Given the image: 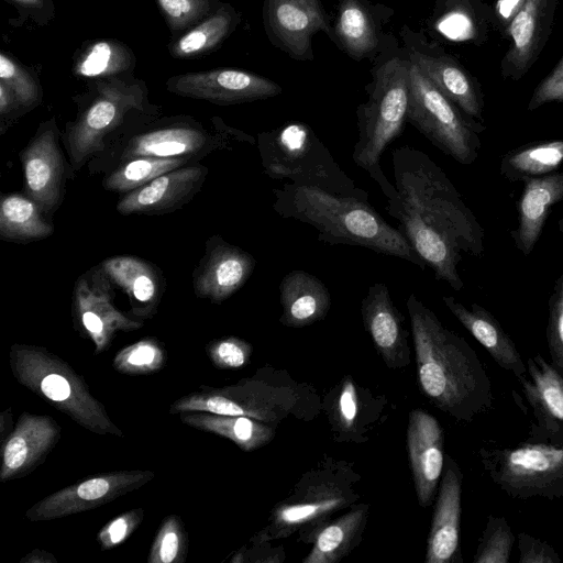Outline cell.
Returning a JSON list of instances; mask_svg holds the SVG:
<instances>
[{"instance_id":"obj_1","label":"cell","mask_w":563,"mask_h":563,"mask_svg":"<svg viewBox=\"0 0 563 563\" xmlns=\"http://www.w3.org/2000/svg\"><path fill=\"white\" fill-rule=\"evenodd\" d=\"M396 195L386 211L438 280L454 290L464 283L457 271L462 253L481 257L484 231L445 172L411 146L391 153Z\"/></svg>"},{"instance_id":"obj_2","label":"cell","mask_w":563,"mask_h":563,"mask_svg":"<svg viewBox=\"0 0 563 563\" xmlns=\"http://www.w3.org/2000/svg\"><path fill=\"white\" fill-rule=\"evenodd\" d=\"M416 353L417 382L429 401L459 422L493 407L490 377L475 350L448 329L415 292L406 302Z\"/></svg>"},{"instance_id":"obj_3","label":"cell","mask_w":563,"mask_h":563,"mask_svg":"<svg viewBox=\"0 0 563 563\" xmlns=\"http://www.w3.org/2000/svg\"><path fill=\"white\" fill-rule=\"evenodd\" d=\"M273 194V210L282 218L314 228L319 242L365 247L407 261L422 271L428 267L401 232L389 224L367 198L292 183L274 188Z\"/></svg>"},{"instance_id":"obj_4","label":"cell","mask_w":563,"mask_h":563,"mask_svg":"<svg viewBox=\"0 0 563 563\" xmlns=\"http://www.w3.org/2000/svg\"><path fill=\"white\" fill-rule=\"evenodd\" d=\"M372 63V80L365 89L368 99L356 108L358 139L352 158L390 199L397 191L383 172L380 158L407 123L411 62L397 37L386 33L384 45Z\"/></svg>"},{"instance_id":"obj_5","label":"cell","mask_w":563,"mask_h":563,"mask_svg":"<svg viewBox=\"0 0 563 563\" xmlns=\"http://www.w3.org/2000/svg\"><path fill=\"white\" fill-rule=\"evenodd\" d=\"M321 396L286 369L265 365L235 384L198 390L175 400L169 412L209 411L246 416L278 427L289 419L309 422L321 413Z\"/></svg>"},{"instance_id":"obj_6","label":"cell","mask_w":563,"mask_h":563,"mask_svg":"<svg viewBox=\"0 0 563 563\" xmlns=\"http://www.w3.org/2000/svg\"><path fill=\"white\" fill-rule=\"evenodd\" d=\"M362 476L353 462L323 455L272 509L267 523L251 539L261 543L298 538L361 499Z\"/></svg>"},{"instance_id":"obj_7","label":"cell","mask_w":563,"mask_h":563,"mask_svg":"<svg viewBox=\"0 0 563 563\" xmlns=\"http://www.w3.org/2000/svg\"><path fill=\"white\" fill-rule=\"evenodd\" d=\"M213 131L192 118H173L158 122L151 119L118 139L103 154L87 166L90 174L107 173L118 163L141 156L187 158L195 163L234 143L255 144L254 136L212 119Z\"/></svg>"},{"instance_id":"obj_8","label":"cell","mask_w":563,"mask_h":563,"mask_svg":"<svg viewBox=\"0 0 563 563\" xmlns=\"http://www.w3.org/2000/svg\"><path fill=\"white\" fill-rule=\"evenodd\" d=\"M9 363L22 386L47 400L77 424L97 434L124 435L110 419L104 406L90 393L82 377L47 349L13 344Z\"/></svg>"},{"instance_id":"obj_9","label":"cell","mask_w":563,"mask_h":563,"mask_svg":"<svg viewBox=\"0 0 563 563\" xmlns=\"http://www.w3.org/2000/svg\"><path fill=\"white\" fill-rule=\"evenodd\" d=\"M257 148L271 179L368 199L367 191L355 185L305 122L291 121L260 133Z\"/></svg>"},{"instance_id":"obj_10","label":"cell","mask_w":563,"mask_h":563,"mask_svg":"<svg viewBox=\"0 0 563 563\" xmlns=\"http://www.w3.org/2000/svg\"><path fill=\"white\" fill-rule=\"evenodd\" d=\"M157 113L145 104L139 87L102 85L65 125L62 144L75 174L103 154L118 139Z\"/></svg>"},{"instance_id":"obj_11","label":"cell","mask_w":563,"mask_h":563,"mask_svg":"<svg viewBox=\"0 0 563 563\" xmlns=\"http://www.w3.org/2000/svg\"><path fill=\"white\" fill-rule=\"evenodd\" d=\"M407 122L457 163L471 165L477 159L478 134L485 125L465 114L412 62Z\"/></svg>"},{"instance_id":"obj_12","label":"cell","mask_w":563,"mask_h":563,"mask_svg":"<svg viewBox=\"0 0 563 563\" xmlns=\"http://www.w3.org/2000/svg\"><path fill=\"white\" fill-rule=\"evenodd\" d=\"M479 459L493 483L516 499L563 497V443L522 442L482 448Z\"/></svg>"},{"instance_id":"obj_13","label":"cell","mask_w":563,"mask_h":563,"mask_svg":"<svg viewBox=\"0 0 563 563\" xmlns=\"http://www.w3.org/2000/svg\"><path fill=\"white\" fill-rule=\"evenodd\" d=\"M62 134L55 119L42 122L20 152L24 194L51 217L62 205L67 180L75 173L60 146Z\"/></svg>"},{"instance_id":"obj_14","label":"cell","mask_w":563,"mask_h":563,"mask_svg":"<svg viewBox=\"0 0 563 563\" xmlns=\"http://www.w3.org/2000/svg\"><path fill=\"white\" fill-rule=\"evenodd\" d=\"M409 59L465 114L483 121V95L477 80L438 42L408 25L399 31Z\"/></svg>"},{"instance_id":"obj_15","label":"cell","mask_w":563,"mask_h":563,"mask_svg":"<svg viewBox=\"0 0 563 563\" xmlns=\"http://www.w3.org/2000/svg\"><path fill=\"white\" fill-rule=\"evenodd\" d=\"M71 302L74 321L93 342L97 354L107 350L118 333L143 327L142 321L115 306L114 286L100 264L77 278Z\"/></svg>"},{"instance_id":"obj_16","label":"cell","mask_w":563,"mask_h":563,"mask_svg":"<svg viewBox=\"0 0 563 563\" xmlns=\"http://www.w3.org/2000/svg\"><path fill=\"white\" fill-rule=\"evenodd\" d=\"M389 401L344 375L321 399V411L338 443L368 442L388 418Z\"/></svg>"},{"instance_id":"obj_17","label":"cell","mask_w":563,"mask_h":563,"mask_svg":"<svg viewBox=\"0 0 563 563\" xmlns=\"http://www.w3.org/2000/svg\"><path fill=\"white\" fill-rule=\"evenodd\" d=\"M267 38L290 58L313 62L312 38L323 32L333 43V24L321 0H264Z\"/></svg>"},{"instance_id":"obj_18","label":"cell","mask_w":563,"mask_h":563,"mask_svg":"<svg viewBox=\"0 0 563 563\" xmlns=\"http://www.w3.org/2000/svg\"><path fill=\"white\" fill-rule=\"evenodd\" d=\"M154 475L143 470L99 474L52 493L29 508L25 517L30 521H47L91 510L136 490Z\"/></svg>"},{"instance_id":"obj_19","label":"cell","mask_w":563,"mask_h":563,"mask_svg":"<svg viewBox=\"0 0 563 563\" xmlns=\"http://www.w3.org/2000/svg\"><path fill=\"white\" fill-rule=\"evenodd\" d=\"M167 90L181 97L230 106L276 97L283 88L264 76L235 68H218L170 77Z\"/></svg>"},{"instance_id":"obj_20","label":"cell","mask_w":563,"mask_h":563,"mask_svg":"<svg viewBox=\"0 0 563 563\" xmlns=\"http://www.w3.org/2000/svg\"><path fill=\"white\" fill-rule=\"evenodd\" d=\"M256 261L221 235H211L192 273L196 297L220 303L241 289L252 276Z\"/></svg>"},{"instance_id":"obj_21","label":"cell","mask_w":563,"mask_h":563,"mask_svg":"<svg viewBox=\"0 0 563 563\" xmlns=\"http://www.w3.org/2000/svg\"><path fill=\"white\" fill-rule=\"evenodd\" d=\"M558 0H525L505 31L508 48L500 73L510 80L521 79L534 65L550 37Z\"/></svg>"},{"instance_id":"obj_22","label":"cell","mask_w":563,"mask_h":563,"mask_svg":"<svg viewBox=\"0 0 563 563\" xmlns=\"http://www.w3.org/2000/svg\"><path fill=\"white\" fill-rule=\"evenodd\" d=\"M394 10L369 0H340L333 24V44L356 62L373 60L380 52L385 25Z\"/></svg>"},{"instance_id":"obj_23","label":"cell","mask_w":563,"mask_h":563,"mask_svg":"<svg viewBox=\"0 0 563 563\" xmlns=\"http://www.w3.org/2000/svg\"><path fill=\"white\" fill-rule=\"evenodd\" d=\"M208 173L209 168L199 162L165 173L124 194L117 203V211L123 216L172 213L194 199Z\"/></svg>"},{"instance_id":"obj_24","label":"cell","mask_w":563,"mask_h":563,"mask_svg":"<svg viewBox=\"0 0 563 563\" xmlns=\"http://www.w3.org/2000/svg\"><path fill=\"white\" fill-rule=\"evenodd\" d=\"M364 328L389 369H401L410 364L409 332L405 317L395 306L384 283L372 284L361 302Z\"/></svg>"},{"instance_id":"obj_25","label":"cell","mask_w":563,"mask_h":563,"mask_svg":"<svg viewBox=\"0 0 563 563\" xmlns=\"http://www.w3.org/2000/svg\"><path fill=\"white\" fill-rule=\"evenodd\" d=\"M463 474L446 455L427 541L426 563H462L460 543Z\"/></svg>"},{"instance_id":"obj_26","label":"cell","mask_w":563,"mask_h":563,"mask_svg":"<svg viewBox=\"0 0 563 563\" xmlns=\"http://www.w3.org/2000/svg\"><path fill=\"white\" fill-rule=\"evenodd\" d=\"M444 435L439 421L422 409L409 415L407 451L418 503L429 507L437 494L444 467Z\"/></svg>"},{"instance_id":"obj_27","label":"cell","mask_w":563,"mask_h":563,"mask_svg":"<svg viewBox=\"0 0 563 563\" xmlns=\"http://www.w3.org/2000/svg\"><path fill=\"white\" fill-rule=\"evenodd\" d=\"M62 435L49 416L23 412L1 446L0 481L27 475L43 463Z\"/></svg>"},{"instance_id":"obj_28","label":"cell","mask_w":563,"mask_h":563,"mask_svg":"<svg viewBox=\"0 0 563 563\" xmlns=\"http://www.w3.org/2000/svg\"><path fill=\"white\" fill-rule=\"evenodd\" d=\"M526 366L527 374L517 380L536 418L533 431L563 443V375L540 354L530 356Z\"/></svg>"},{"instance_id":"obj_29","label":"cell","mask_w":563,"mask_h":563,"mask_svg":"<svg viewBox=\"0 0 563 563\" xmlns=\"http://www.w3.org/2000/svg\"><path fill=\"white\" fill-rule=\"evenodd\" d=\"M113 286L129 298L131 312L135 318H152L166 289V282L159 267L134 255H115L100 263Z\"/></svg>"},{"instance_id":"obj_30","label":"cell","mask_w":563,"mask_h":563,"mask_svg":"<svg viewBox=\"0 0 563 563\" xmlns=\"http://www.w3.org/2000/svg\"><path fill=\"white\" fill-rule=\"evenodd\" d=\"M369 516V505L356 503L343 515L319 525L298 540L311 544L302 563H338L362 542Z\"/></svg>"},{"instance_id":"obj_31","label":"cell","mask_w":563,"mask_h":563,"mask_svg":"<svg viewBox=\"0 0 563 563\" xmlns=\"http://www.w3.org/2000/svg\"><path fill=\"white\" fill-rule=\"evenodd\" d=\"M494 23L493 8L482 0H437L428 19V31L435 41L482 44Z\"/></svg>"},{"instance_id":"obj_32","label":"cell","mask_w":563,"mask_h":563,"mask_svg":"<svg viewBox=\"0 0 563 563\" xmlns=\"http://www.w3.org/2000/svg\"><path fill=\"white\" fill-rule=\"evenodd\" d=\"M442 300L501 368L511 372L517 379L527 374L526 363L512 339L488 310L475 302L466 308L453 296H443Z\"/></svg>"},{"instance_id":"obj_33","label":"cell","mask_w":563,"mask_h":563,"mask_svg":"<svg viewBox=\"0 0 563 563\" xmlns=\"http://www.w3.org/2000/svg\"><path fill=\"white\" fill-rule=\"evenodd\" d=\"M518 201V225L511 232L517 249L528 256L533 251L552 206L563 200V172L523 181Z\"/></svg>"},{"instance_id":"obj_34","label":"cell","mask_w":563,"mask_h":563,"mask_svg":"<svg viewBox=\"0 0 563 563\" xmlns=\"http://www.w3.org/2000/svg\"><path fill=\"white\" fill-rule=\"evenodd\" d=\"M279 298L283 308L279 322L288 328H303L323 320L332 303L325 284L302 269H292L283 277Z\"/></svg>"},{"instance_id":"obj_35","label":"cell","mask_w":563,"mask_h":563,"mask_svg":"<svg viewBox=\"0 0 563 563\" xmlns=\"http://www.w3.org/2000/svg\"><path fill=\"white\" fill-rule=\"evenodd\" d=\"M179 419L191 428L229 439L245 452L268 444L277 430L275 426L246 416L220 415L209 411L181 412Z\"/></svg>"},{"instance_id":"obj_36","label":"cell","mask_w":563,"mask_h":563,"mask_svg":"<svg viewBox=\"0 0 563 563\" xmlns=\"http://www.w3.org/2000/svg\"><path fill=\"white\" fill-rule=\"evenodd\" d=\"M54 233V225L40 206L27 195H2L0 202V236L5 241L27 243Z\"/></svg>"},{"instance_id":"obj_37","label":"cell","mask_w":563,"mask_h":563,"mask_svg":"<svg viewBox=\"0 0 563 563\" xmlns=\"http://www.w3.org/2000/svg\"><path fill=\"white\" fill-rule=\"evenodd\" d=\"M241 18L229 3H222L211 15L172 43L170 54L177 58L194 57L219 46L238 26Z\"/></svg>"},{"instance_id":"obj_38","label":"cell","mask_w":563,"mask_h":563,"mask_svg":"<svg viewBox=\"0 0 563 563\" xmlns=\"http://www.w3.org/2000/svg\"><path fill=\"white\" fill-rule=\"evenodd\" d=\"M563 163V140L539 142L508 152L500 162V174L510 181L549 175Z\"/></svg>"},{"instance_id":"obj_39","label":"cell","mask_w":563,"mask_h":563,"mask_svg":"<svg viewBox=\"0 0 563 563\" xmlns=\"http://www.w3.org/2000/svg\"><path fill=\"white\" fill-rule=\"evenodd\" d=\"M192 163L187 158L134 157L118 163L104 173L101 184L108 191L128 194L165 173Z\"/></svg>"},{"instance_id":"obj_40","label":"cell","mask_w":563,"mask_h":563,"mask_svg":"<svg viewBox=\"0 0 563 563\" xmlns=\"http://www.w3.org/2000/svg\"><path fill=\"white\" fill-rule=\"evenodd\" d=\"M166 352L154 338H145L120 350L113 358V367L123 374L144 375L161 371Z\"/></svg>"},{"instance_id":"obj_41","label":"cell","mask_w":563,"mask_h":563,"mask_svg":"<svg viewBox=\"0 0 563 563\" xmlns=\"http://www.w3.org/2000/svg\"><path fill=\"white\" fill-rule=\"evenodd\" d=\"M516 537L504 517L489 516L481 536L474 563H508Z\"/></svg>"},{"instance_id":"obj_42","label":"cell","mask_w":563,"mask_h":563,"mask_svg":"<svg viewBox=\"0 0 563 563\" xmlns=\"http://www.w3.org/2000/svg\"><path fill=\"white\" fill-rule=\"evenodd\" d=\"M188 538L184 523L176 515L162 522L153 541L147 561L150 563H181L186 560Z\"/></svg>"},{"instance_id":"obj_43","label":"cell","mask_w":563,"mask_h":563,"mask_svg":"<svg viewBox=\"0 0 563 563\" xmlns=\"http://www.w3.org/2000/svg\"><path fill=\"white\" fill-rule=\"evenodd\" d=\"M168 26L179 32L199 24L222 3L217 0H156Z\"/></svg>"},{"instance_id":"obj_44","label":"cell","mask_w":563,"mask_h":563,"mask_svg":"<svg viewBox=\"0 0 563 563\" xmlns=\"http://www.w3.org/2000/svg\"><path fill=\"white\" fill-rule=\"evenodd\" d=\"M0 82L10 89L24 112L41 102V89L35 78L4 53L0 55Z\"/></svg>"},{"instance_id":"obj_45","label":"cell","mask_w":563,"mask_h":563,"mask_svg":"<svg viewBox=\"0 0 563 563\" xmlns=\"http://www.w3.org/2000/svg\"><path fill=\"white\" fill-rule=\"evenodd\" d=\"M124 51L121 45L100 41L91 45L77 64L76 71L82 77L93 78L120 70Z\"/></svg>"},{"instance_id":"obj_46","label":"cell","mask_w":563,"mask_h":563,"mask_svg":"<svg viewBox=\"0 0 563 563\" xmlns=\"http://www.w3.org/2000/svg\"><path fill=\"white\" fill-rule=\"evenodd\" d=\"M547 342L551 364L563 375V273L555 280L549 299Z\"/></svg>"},{"instance_id":"obj_47","label":"cell","mask_w":563,"mask_h":563,"mask_svg":"<svg viewBox=\"0 0 563 563\" xmlns=\"http://www.w3.org/2000/svg\"><path fill=\"white\" fill-rule=\"evenodd\" d=\"M211 363L220 369H236L250 363L253 345L234 335L221 338L207 345Z\"/></svg>"},{"instance_id":"obj_48","label":"cell","mask_w":563,"mask_h":563,"mask_svg":"<svg viewBox=\"0 0 563 563\" xmlns=\"http://www.w3.org/2000/svg\"><path fill=\"white\" fill-rule=\"evenodd\" d=\"M144 518L142 508L128 510L104 525L97 539L102 550L112 549L125 541Z\"/></svg>"},{"instance_id":"obj_49","label":"cell","mask_w":563,"mask_h":563,"mask_svg":"<svg viewBox=\"0 0 563 563\" xmlns=\"http://www.w3.org/2000/svg\"><path fill=\"white\" fill-rule=\"evenodd\" d=\"M549 102L563 103V57L534 88L528 102V110H537Z\"/></svg>"},{"instance_id":"obj_50","label":"cell","mask_w":563,"mask_h":563,"mask_svg":"<svg viewBox=\"0 0 563 563\" xmlns=\"http://www.w3.org/2000/svg\"><path fill=\"white\" fill-rule=\"evenodd\" d=\"M520 563H560L561 558L549 543L521 532L517 536Z\"/></svg>"},{"instance_id":"obj_51","label":"cell","mask_w":563,"mask_h":563,"mask_svg":"<svg viewBox=\"0 0 563 563\" xmlns=\"http://www.w3.org/2000/svg\"><path fill=\"white\" fill-rule=\"evenodd\" d=\"M273 541L251 543L250 548H241L231 559L233 563H283L286 551L283 544L274 545Z\"/></svg>"},{"instance_id":"obj_52","label":"cell","mask_w":563,"mask_h":563,"mask_svg":"<svg viewBox=\"0 0 563 563\" xmlns=\"http://www.w3.org/2000/svg\"><path fill=\"white\" fill-rule=\"evenodd\" d=\"M525 0H498L493 8L494 23L504 27V32L516 16Z\"/></svg>"},{"instance_id":"obj_53","label":"cell","mask_w":563,"mask_h":563,"mask_svg":"<svg viewBox=\"0 0 563 563\" xmlns=\"http://www.w3.org/2000/svg\"><path fill=\"white\" fill-rule=\"evenodd\" d=\"M19 7L24 10H27L32 13H42L46 8V3L48 0H12Z\"/></svg>"},{"instance_id":"obj_54","label":"cell","mask_w":563,"mask_h":563,"mask_svg":"<svg viewBox=\"0 0 563 563\" xmlns=\"http://www.w3.org/2000/svg\"><path fill=\"white\" fill-rule=\"evenodd\" d=\"M27 562V563H44V562H56V559L53 554L40 550L32 551L29 553L24 559L21 560V562Z\"/></svg>"},{"instance_id":"obj_55","label":"cell","mask_w":563,"mask_h":563,"mask_svg":"<svg viewBox=\"0 0 563 563\" xmlns=\"http://www.w3.org/2000/svg\"><path fill=\"white\" fill-rule=\"evenodd\" d=\"M558 227H559L560 232L563 233V217L559 220Z\"/></svg>"}]
</instances>
